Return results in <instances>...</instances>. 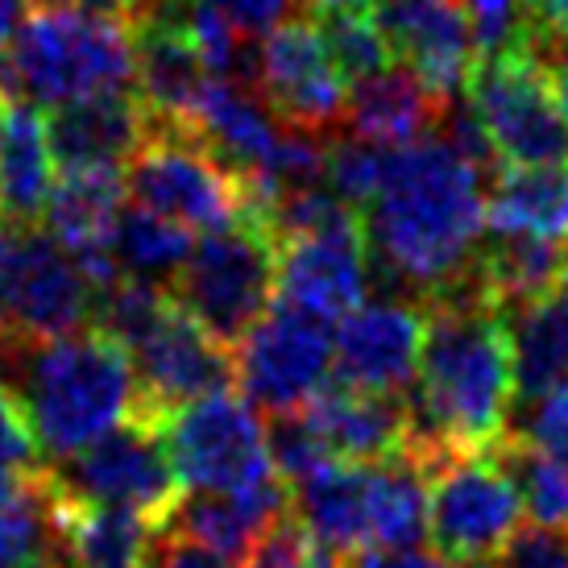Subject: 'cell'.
Wrapping results in <instances>:
<instances>
[{"label": "cell", "mask_w": 568, "mask_h": 568, "mask_svg": "<svg viewBox=\"0 0 568 568\" xmlns=\"http://www.w3.org/2000/svg\"><path fill=\"white\" fill-rule=\"evenodd\" d=\"M95 283L75 253L38 224L0 221V307L26 341H50L92 320Z\"/></svg>", "instance_id": "obj_10"}, {"label": "cell", "mask_w": 568, "mask_h": 568, "mask_svg": "<svg viewBox=\"0 0 568 568\" xmlns=\"http://www.w3.org/2000/svg\"><path fill=\"white\" fill-rule=\"evenodd\" d=\"M544 67H548V63H544ZM548 71H552L556 92H560V100H565V109H568V59H556V63L548 67Z\"/></svg>", "instance_id": "obj_44"}, {"label": "cell", "mask_w": 568, "mask_h": 568, "mask_svg": "<svg viewBox=\"0 0 568 568\" xmlns=\"http://www.w3.org/2000/svg\"><path fill=\"white\" fill-rule=\"evenodd\" d=\"M216 9H221L241 33H250V38H262L270 26H278L286 13H291V4L295 0H212Z\"/></svg>", "instance_id": "obj_41"}, {"label": "cell", "mask_w": 568, "mask_h": 568, "mask_svg": "<svg viewBox=\"0 0 568 568\" xmlns=\"http://www.w3.org/2000/svg\"><path fill=\"white\" fill-rule=\"evenodd\" d=\"M341 568H448L440 552H424L419 544L410 548H382V544H369V548H357L341 560Z\"/></svg>", "instance_id": "obj_40"}, {"label": "cell", "mask_w": 568, "mask_h": 568, "mask_svg": "<svg viewBox=\"0 0 568 568\" xmlns=\"http://www.w3.org/2000/svg\"><path fill=\"white\" fill-rule=\"evenodd\" d=\"M486 229L498 237H539L568 245V162L494 171L486 187Z\"/></svg>", "instance_id": "obj_25"}, {"label": "cell", "mask_w": 568, "mask_h": 568, "mask_svg": "<svg viewBox=\"0 0 568 568\" xmlns=\"http://www.w3.org/2000/svg\"><path fill=\"white\" fill-rule=\"evenodd\" d=\"M303 415L312 419L316 436L324 440L332 460L353 465H378V460L403 453L410 427V410L403 395H374L357 386H324Z\"/></svg>", "instance_id": "obj_23"}, {"label": "cell", "mask_w": 568, "mask_h": 568, "mask_svg": "<svg viewBox=\"0 0 568 568\" xmlns=\"http://www.w3.org/2000/svg\"><path fill=\"white\" fill-rule=\"evenodd\" d=\"M0 369L9 374V390L21 398L33 440L50 460L75 457L138 415L133 357L100 328H75L50 341H26L13 332Z\"/></svg>", "instance_id": "obj_3"}, {"label": "cell", "mask_w": 568, "mask_h": 568, "mask_svg": "<svg viewBox=\"0 0 568 568\" xmlns=\"http://www.w3.org/2000/svg\"><path fill=\"white\" fill-rule=\"evenodd\" d=\"M129 200L187 233H216L253 216L250 187L195 125L150 116L145 142L125 162Z\"/></svg>", "instance_id": "obj_5"}, {"label": "cell", "mask_w": 568, "mask_h": 568, "mask_svg": "<svg viewBox=\"0 0 568 568\" xmlns=\"http://www.w3.org/2000/svg\"><path fill=\"white\" fill-rule=\"evenodd\" d=\"M241 568H341V560L324 552L316 539L303 531L295 515H283L274 527H266L253 539Z\"/></svg>", "instance_id": "obj_34"}, {"label": "cell", "mask_w": 568, "mask_h": 568, "mask_svg": "<svg viewBox=\"0 0 568 568\" xmlns=\"http://www.w3.org/2000/svg\"><path fill=\"white\" fill-rule=\"evenodd\" d=\"M465 13L474 21L477 33V50L481 54H498V50H510L515 38H519V0H460Z\"/></svg>", "instance_id": "obj_38"}, {"label": "cell", "mask_w": 568, "mask_h": 568, "mask_svg": "<svg viewBox=\"0 0 568 568\" xmlns=\"http://www.w3.org/2000/svg\"><path fill=\"white\" fill-rule=\"evenodd\" d=\"M9 104H13V100L0 92V133H4V121H9Z\"/></svg>", "instance_id": "obj_46"}, {"label": "cell", "mask_w": 568, "mask_h": 568, "mask_svg": "<svg viewBox=\"0 0 568 568\" xmlns=\"http://www.w3.org/2000/svg\"><path fill=\"white\" fill-rule=\"evenodd\" d=\"M54 187V159H50L47 121L33 104L13 100L9 121L0 133V221L38 224Z\"/></svg>", "instance_id": "obj_27"}, {"label": "cell", "mask_w": 568, "mask_h": 568, "mask_svg": "<svg viewBox=\"0 0 568 568\" xmlns=\"http://www.w3.org/2000/svg\"><path fill=\"white\" fill-rule=\"evenodd\" d=\"M266 448L274 474L283 477L286 486H295L307 474H316L324 460H332L324 440L316 436V427H312V419L303 410H295V415H274V424L266 427Z\"/></svg>", "instance_id": "obj_33"}, {"label": "cell", "mask_w": 568, "mask_h": 568, "mask_svg": "<svg viewBox=\"0 0 568 568\" xmlns=\"http://www.w3.org/2000/svg\"><path fill=\"white\" fill-rule=\"evenodd\" d=\"M369 17L390 59L419 71L440 95L465 92L481 50L460 0H369Z\"/></svg>", "instance_id": "obj_17"}, {"label": "cell", "mask_w": 568, "mask_h": 568, "mask_svg": "<svg viewBox=\"0 0 568 568\" xmlns=\"http://www.w3.org/2000/svg\"><path fill=\"white\" fill-rule=\"evenodd\" d=\"M274 291L278 241L257 216L204 233L171 278V300L224 348L241 345V336L274 303Z\"/></svg>", "instance_id": "obj_6"}, {"label": "cell", "mask_w": 568, "mask_h": 568, "mask_svg": "<svg viewBox=\"0 0 568 568\" xmlns=\"http://www.w3.org/2000/svg\"><path fill=\"white\" fill-rule=\"evenodd\" d=\"M369 245L362 212L345 221L278 241V300L320 320L348 316L369 291Z\"/></svg>", "instance_id": "obj_15"}, {"label": "cell", "mask_w": 568, "mask_h": 568, "mask_svg": "<svg viewBox=\"0 0 568 568\" xmlns=\"http://www.w3.org/2000/svg\"><path fill=\"white\" fill-rule=\"evenodd\" d=\"M427 312L419 300L357 303L332 336V369L345 386L374 395H403L419 369Z\"/></svg>", "instance_id": "obj_16"}, {"label": "cell", "mask_w": 568, "mask_h": 568, "mask_svg": "<svg viewBox=\"0 0 568 568\" xmlns=\"http://www.w3.org/2000/svg\"><path fill=\"white\" fill-rule=\"evenodd\" d=\"M424 348L403 453L436 477L453 457L486 453L515 403V348L506 312L489 300L477 266L424 303Z\"/></svg>", "instance_id": "obj_1"}, {"label": "cell", "mask_w": 568, "mask_h": 568, "mask_svg": "<svg viewBox=\"0 0 568 568\" xmlns=\"http://www.w3.org/2000/svg\"><path fill=\"white\" fill-rule=\"evenodd\" d=\"M448 100L453 95H440L407 63H386L374 75L348 83L345 125L341 129L357 133L365 142H378L386 150H395V145L432 138L436 125H440L444 109H448Z\"/></svg>", "instance_id": "obj_20"}, {"label": "cell", "mask_w": 568, "mask_h": 568, "mask_svg": "<svg viewBox=\"0 0 568 568\" xmlns=\"http://www.w3.org/2000/svg\"><path fill=\"white\" fill-rule=\"evenodd\" d=\"M150 527L133 510L88 506L67 494V568H142Z\"/></svg>", "instance_id": "obj_28"}, {"label": "cell", "mask_w": 568, "mask_h": 568, "mask_svg": "<svg viewBox=\"0 0 568 568\" xmlns=\"http://www.w3.org/2000/svg\"><path fill=\"white\" fill-rule=\"evenodd\" d=\"M241 395L266 415H295L328 386L332 332L328 320L274 300L233 348Z\"/></svg>", "instance_id": "obj_12"}, {"label": "cell", "mask_w": 568, "mask_h": 568, "mask_svg": "<svg viewBox=\"0 0 568 568\" xmlns=\"http://www.w3.org/2000/svg\"><path fill=\"white\" fill-rule=\"evenodd\" d=\"M382 166H386V145L365 142L348 129H336L324 145V183L357 212L374 200V191L382 183Z\"/></svg>", "instance_id": "obj_32"}, {"label": "cell", "mask_w": 568, "mask_h": 568, "mask_svg": "<svg viewBox=\"0 0 568 568\" xmlns=\"http://www.w3.org/2000/svg\"><path fill=\"white\" fill-rule=\"evenodd\" d=\"M150 112L138 100L133 88L125 92L83 95L71 104L50 109L47 142L50 159L63 171H83V166H125L133 150L145 142Z\"/></svg>", "instance_id": "obj_19"}, {"label": "cell", "mask_w": 568, "mask_h": 568, "mask_svg": "<svg viewBox=\"0 0 568 568\" xmlns=\"http://www.w3.org/2000/svg\"><path fill=\"white\" fill-rule=\"evenodd\" d=\"M0 568H67V494L47 465L0 494Z\"/></svg>", "instance_id": "obj_24"}, {"label": "cell", "mask_w": 568, "mask_h": 568, "mask_svg": "<svg viewBox=\"0 0 568 568\" xmlns=\"http://www.w3.org/2000/svg\"><path fill=\"white\" fill-rule=\"evenodd\" d=\"M142 568H241V560L216 552V548H207V544L183 536V531H174L166 523H154Z\"/></svg>", "instance_id": "obj_36"}, {"label": "cell", "mask_w": 568, "mask_h": 568, "mask_svg": "<svg viewBox=\"0 0 568 568\" xmlns=\"http://www.w3.org/2000/svg\"><path fill=\"white\" fill-rule=\"evenodd\" d=\"M133 374H138V415L166 419L171 410L187 407L195 398L229 390L233 374V348H224L212 332L171 300L166 316L129 348Z\"/></svg>", "instance_id": "obj_14"}, {"label": "cell", "mask_w": 568, "mask_h": 568, "mask_svg": "<svg viewBox=\"0 0 568 568\" xmlns=\"http://www.w3.org/2000/svg\"><path fill=\"white\" fill-rule=\"evenodd\" d=\"M489 145L506 166H560L568 162V109L552 71L531 50L510 47L481 54L465 83Z\"/></svg>", "instance_id": "obj_7"}, {"label": "cell", "mask_w": 568, "mask_h": 568, "mask_svg": "<svg viewBox=\"0 0 568 568\" xmlns=\"http://www.w3.org/2000/svg\"><path fill=\"white\" fill-rule=\"evenodd\" d=\"M109 253L121 274L166 286L174 274H179V266L187 262L191 233L133 204V207H121L116 229H112V241H109Z\"/></svg>", "instance_id": "obj_30"}, {"label": "cell", "mask_w": 568, "mask_h": 568, "mask_svg": "<svg viewBox=\"0 0 568 568\" xmlns=\"http://www.w3.org/2000/svg\"><path fill=\"white\" fill-rule=\"evenodd\" d=\"M42 448L33 440L30 415L21 407V398L0 382V494L13 489L26 474L38 469Z\"/></svg>", "instance_id": "obj_35"}, {"label": "cell", "mask_w": 568, "mask_h": 568, "mask_svg": "<svg viewBox=\"0 0 568 568\" xmlns=\"http://www.w3.org/2000/svg\"><path fill=\"white\" fill-rule=\"evenodd\" d=\"M17 17H21V0H0V50L9 47V38H13Z\"/></svg>", "instance_id": "obj_43"}, {"label": "cell", "mask_w": 568, "mask_h": 568, "mask_svg": "<svg viewBox=\"0 0 568 568\" xmlns=\"http://www.w3.org/2000/svg\"><path fill=\"white\" fill-rule=\"evenodd\" d=\"M133 88V30L121 17L33 9L0 50V92L59 109L83 95Z\"/></svg>", "instance_id": "obj_4"}, {"label": "cell", "mask_w": 568, "mask_h": 568, "mask_svg": "<svg viewBox=\"0 0 568 568\" xmlns=\"http://www.w3.org/2000/svg\"><path fill=\"white\" fill-rule=\"evenodd\" d=\"M489 457L503 465L523 498V510L536 527L565 531L568 536V469L556 457H548L539 444H531L523 432H503Z\"/></svg>", "instance_id": "obj_29"}, {"label": "cell", "mask_w": 568, "mask_h": 568, "mask_svg": "<svg viewBox=\"0 0 568 568\" xmlns=\"http://www.w3.org/2000/svg\"><path fill=\"white\" fill-rule=\"evenodd\" d=\"M523 407L531 410H527L519 432L568 469V382L548 390L544 398H536V403H523Z\"/></svg>", "instance_id": "obj_37"}, {"label": "cell", "mask_w": 568, "mask_h": 568, "mask_svg": "<svg viewBox=\"0 0 568 568\" xmlns=\"http://www.w3.org/2000/svg\"><path fill=\"white\" fill-rule=\"evenodd\" d=\"M523 498L489 453L453 457L432 477L427 539L457 568H489L523 531Z\"/></svg>", "instance_id": "obj_8"}, {"label": "cell", "mask_w": 568, "mask_h": 568, "mask_svg": "<svg viewBox=\"0 0 568 568\" xmlns=\"http://www.w3.org/2000/svg\"><path fill=\"white\" fill-rule=\"evenodd\" d=\"M50 477L75 503L133 510L150 523H159L179 498V474L154 415H129L75 457L54 460Z\"/></svg>", "instance_id": "obj_9"}, {"label": "cell", "mask_w": 568, "mask_h": 568, "mask_svg": "<svg viewBox=\"0 0 568 568\" xmlns=\"http://www.w3.org/2000/svg\"><path fill=\"white\" fill-rule=\"evenodd\" d=\"M489 568H568V536L548 527H527Z\"/></svg>", "instance_id": "obj_39"}, {"label": "cell", "mask_w": 568, "mask_h": 568, "mask_svg": "<svg viewBox=\"0 0 568 568\" xmlns=\"http://www.w3.org/2000/svg\"><path fill=\"white\" fill-rule=\"evenodd\" d=\"M33 9H80V13H100V17H121L133 21V4L138 0H30Z\"/></svg>", "instance_id": "obj_42"}, {"label": "cell", "mask_w": 568, "mask_h": 568, "mask_svg": "<svg viewBox=\"0 0 568 568\" xmlns=\"http://www.w3.org/2000/svg\"><path fill=\"white\" fill-rule=\"evenodd\" d=\"M162 440L179 486L237 494L274 477L266 427L245 395L216 390L162 419Z\"/></svg>", "instance_id": "obj_11"}, {"label": "cell", "mask_w": 568, "mask_h": 568, "mask_svg": "<svg viewBox=\"0 0 568 568\" xmlns=\"http://www.w3.org/2000/svg\"><path fill=\"white\" fill-rule=\"evenodd\" d=\"M121 195H125L121 166H83V171H63L42 212L47 233L80 257L95 291L121 274L109 253L112 229L121 216Z\"/></svg>", "instance_id": "obj_18"}, {"label": "cell", "mask_w": 568, "mask_h": 568, "mask_svg": "<svg viewBox=\"0 0 568 568\" xmlns=\"http://www.w3.org/2000/svg\"><path fill=\"white\" fill-rule=\"evenodd\" d=\"M291 510L324 552L345 560L374 544V465L324 460L291 486Z\"/></svg>", "instance_id": "obj_22"}, {"label": "cell", "mask_w": 568, "mask_h": 568, "mask_svg": "<svg viewBox=\"0 0 568 568\" xmlns=\"http://www.w3.org/2000/svg\"><path fill=\"white\" fill-rule=\"evenodd\" d=\"M486 179L440 133L386 150L382 183L362 207L369 266L419 303L460 283L481 250Z\"/></svg>", "instance_id": "obj_2"}, {"label": "cell", "mask_w": 568, "mask_h": 568, "mask_svg": "<svg viewBox=\"0 0 568 568\" xmlns=\"http://www.w3.org/2000/svg\"><path fill=\"white\" fill-rule=\"evenodd\" d=\"M316 26L320 42L328 50V59L336 71L345 75V83L365 80L390 63V50L382 42L378 26L369 9H324V13H307Z\"/></svg>", "instance_id": "obj_31"}, {"label": "cell", "mask_w": 568, "mask_h": 568, "mask_svg": "<svg viewBox=\"0 0 568 568\" xmlns=\"http://www.w3.org/2000/svg\"><path fill=\"white\" fill-rule=\"evenodd\" d=\"M250 88L291 129L332 138L345 125V75L328 59L307 13L283 17L278 26L262 33Z\"/></svg>", "instance_id": "obj_13"}, {"label": "cell", "mask_w": 568, "mask_h": 568, "mask_svg": "<svg viewBox=\"0 0 568 568\" xmlns=\"http://www.w3.org/2000/svg\"><path fill=\"white\" fill-rule=\"evenodd\" d=\"M515 348V403H536L568 382V274L506 312Z\"/></svg>", "instance_id": "obj_26"}, {"label": "cell", "mask_w": 568, "mask_h": 568, "mask_svg": "<svg viewBox=\"0 0 568 568\" xmlns=\"http://www.w3.org/2000/svg\"><path fill=\"white\" fill-rule=\"evenodd\" d=\"M9 345H13V324H9V316H4V307H0V362H4V353H9Z\"/></svg>", "instance_id": "obj_45"}, {"label": "cell", "mask_w": 568, "mask_h": 568, "mask_svg": "<svg viewBox=\"0 0 568 568\" xmlns=\"http://www.w3.org/2000/svg\"><path fill=\"white\" fill-rule=\"evenodd\" d=\"M133 92L159 121L195 125L200 100L212 88L204 54L195 50L191 33L171 21H133Z\"/></svg>", "instance_id": "obj_21"}]
</instances>
